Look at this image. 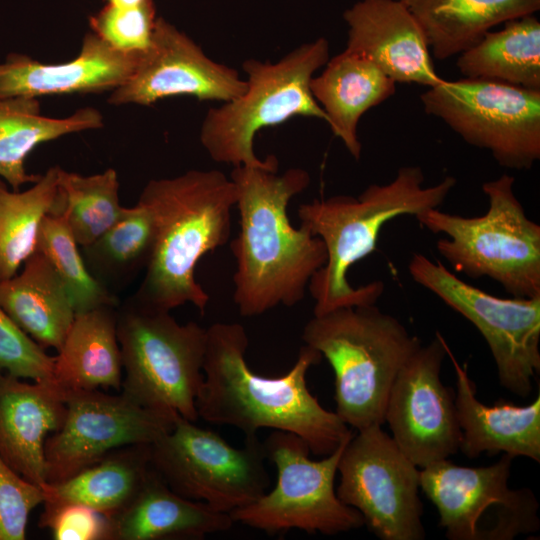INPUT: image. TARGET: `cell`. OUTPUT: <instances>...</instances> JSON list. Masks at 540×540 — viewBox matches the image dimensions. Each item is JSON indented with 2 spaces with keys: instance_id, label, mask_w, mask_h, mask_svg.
<instances>
[{
  "instance_id": "1",
  "label": "cell",
  "mask_w": 540,
  "mask_h": 540,
  "mask_svg": "<svg viewBox=\"0 0 540 540\" xmlns=\"http://www.w3.org/2000/svg\"><path fill=\"white\" fill-rule=\"evenodd\" d=\"M248 344L239 323L219 322L207 328L204 381L196 399L199 418L236 427L245 436L257 435L261 428L294 433L312 454L322 457L353 435L307 387V371L322 359L317 350L303 345L287 373L265 377L248 366Z\"/></svg>"
},
{
  "instance_id": "2",
  "label": "cell",
  "mask_w": 540,
  "mask_h": 540,
  "mask_svg": "<svg viewBox=\"0 0 540 540\" xmlns=\"http://www.w3.org/2000/svg\"><path fill=\"white\" fill-rule=\"evenodd\" d=\"M240 230L231 241L235 259L233 300L240 315L253 317L277 306L298 304L312 276L327 260L323 241L292 226L290 200L310 184L302 168L234 167Z\"/></svg>"
},
{
  "instance_id": "3",
  "label": "cell",
  "mask_w": 540,
  "mask_h": 540,
  "mask_svg": "<svg viewBox=\"0 0 540 540\" xmlns=\"http://www.w3.org/2000/svg\"><path fill=\"white\" fill-rule=\"evenodd\" d=\"M237 189L219 170H189L150 180L138 203L150 212L154 241L139 289L133 296L170 311L192 304L201 313L209 295L195 279L199 260L230 237Z\"/></svg>"
},
{
  "instance_id": "4",
  "label": "cell",
  "mask_w": 540,
  "mask_h": 540,
  "mask_svg": "<svg viewBox=\"0 0 540 540\" xmlns=\"http://www.w3.org/2000/svg\"><path fill=\"white\" fill-rule=\"evenodd\" d=\"M424 178L419 166H403L389 183L371 184L358 197L335 195L299 206V227L319 237L327 252L325 264L308 285L315 316L377 302L384 291L383 282L354 287L348 282L347 272L375 251L386 223L439 208L457 184L456 178L446 176L424 187Z\"/></svg>"
},
{
  "instance_id": "5",
  "label": "cell",
  "mask_w": 540,
  "mask_h": 540,
  "mask_svg": "<svg viewBox=\"0 0 540 540\" xmlns=\"http://www.w3.org/2000/svg\"><path fill=\"white\" fill-rule=\"evenodd\" d=\"M301 337L331 365L335 412L356 430L385 423L393 382L422 345L376 303L314 315Z\"/></svg>"
},
{
  "instance_id": "6",
  "label": "cell",
  "mask_w": 540,
  "mask_h": 540,
  "mask_svg": "<svg viewBox=\"0 0 540 540\" xmlns=\"http://www.w3.org/2000/svg\"><path fill=\"white\" fill-rule=\"evenodd\" d=\"M514 184L508 174L484 182L488 209L481 216L435 208L415 218L430 232L445 235L436 249L455 272L488 277L512 297L532 298L540 296V225L527 217Z\"/></svg>"
},
{
  "instance_id": "7",
  "label": "cell",
  "mask_w": 540,
  "mask_h": 540,
  "mask_svg": "<svg viewBox=\"0 0 540 540\" xmlns=\"http://www.w3.org/2000/svg\"><path fill=\"white\" fill-rule=\"evenodd\" d=\"M328 60L329 42L324 37L298 46L275 63L245 60L246 90L211 108L202 122L200 141L211 159L233 167L278 166L274 155L262 160L255 154V135L296 116L327 122L311 93L310 81Z\"/></svg>"
},
{
  "instance_id": "8",
  "label": "cell",
  "mask_w": 540,
  "mask_h": 540,
  "mask_svg": "<svg viewBox=\"0 0 540 540\" xmlns=\"http://www.w3.org/2000/svg\"><path fill=\"white\" fill-rule=\"evenodd\" d=\"M117 337L122 393L147 408L195 422L207 328L193 321L180 324L170 311L131 297L117 308Z\"/></svg>"
},
{
  "instance_id": "9",
  "label": "cell",
  "mask_w": 540,
  "mask_h": 540,
  "mask_svg": "<svg viewBox=\"0 0 540 540\" xmlns=\"http://www.w3.org/2000/svg\"><path fill=\"white\" fill-rule=\"evenodd\" d=\"M351 437L315 461L299 436L273 430L263 446L276 467V484L254 502L230 512L234 523L271 535L292 529L336 535L361 528L362 515L344 504L334 487L340 457Z\"/></svg>"
},
{
  "instance_id": "10",
  "label": "cell",
  "mask_w": 540,
  "mask_h": 540,
  "mask_svg": "<svg viewBox=\"0 0 540 540\" xmlns=\"http://www.w3.org/2000/svg\"><path fill=\"white\" fill-rule=\"evenodd\" d=\"M266 459L257 435L236 448L181 416L150 445L151 467L174 492L228 514L267 492Z\"/></svg>"
},
{
  "instance_id": "11",
  "label": "cell",
  "mask_w": 540,
  "mask_h": 540,
  "mask_svg": "<svg viewBox=\"0 0 540 540\" xmlns=\"http://www.w3.org/2000/svg\"><path fill=\"white\" fill-rule=\"evenodd\" d=\"M424 111L502 167L530 169L540 159V90L462 78L420 95Z\"/></svg>"
},
{
  "instance_id": "12",
  "label": "cell",
  "mask_w": 540,
  "mask_h": 540,
  "mask_svg": "<svg viewBox=\"0 0 540 540\" xmlns=\"http://www.w3.org/2000/svg\"><path fill=\"white\" fill-rule=\"evenodd\" d=\"M514 457L483 467L449 459L420 471V488L435 505L450 540H513L540 528L539 503L530 488L508 485Z\"/></svg>"
},
{
  "instance_id": "13",
  "label": "cell",
  "mask_w": 540,
  "mask_h": 540,
  "mask_svg": "<svg viewBox=\"0 0 540 540\" xmlns=\"http://www.w3.org/2000/svg\"><path fill=\"white\" fill-rule=\"evenodd\" d=\"M408 272L477 328L491 351L500 385L519 397L529 396L540 372V296H494L421 253L411 256Z\"/></svg>"
},
{
  "instance_id": "14",
  "label": "cell",
  "mask_w": 540,
  "mask_h": 540,
  "mask_svg": "<svg viewBox=\"0 0 540 540\" xmlns=\"http://www.w3.org/2000/svg\"><path fill=\"white\" fill-rule=\"evenodd\" d=\"M381 426L357 430L346 444L336 494L379 539L422 540L420 470Z\"/></svg>"
},
{
  "instance_id": "15",
  "label": "cell",
  "mask_w": 540,
  "mask_h": 540,
  "mask_svg": "<svg viewBox=\"0 0 540 540\" xmlns=\"http://www.w3.org/2000/svg\"><path fill=\"white\" fill-rule=\"evenodd\" d=\"M64 401V421L44 447L50 484L67 480L119 448L151 445L179 416L147 408L122 392L67 390Z\"/></svg>"
},
{
  "instance_id": "16",
  "label": "cell",
  "mask_w": 540,
  "mask_h": 540,
  "mask_svg": "<svg viewBox=\"0 0 540 540\" xmlns=\"http://www.w3.org/2000/svg\"><path fill=\"white\" fill-rule=\"evenodd\" d=\"M447 346L439 333L421 345L397 374L386 404L391 437L421 469L448 459L460 448L454 392L440 375Z\"/></svg>"
},
{
  "instance_id": "17",
  "label": "cell",
  "mask_w": 540,
  "mask_h": 540,
  "mask_svg": "<svg viewBox=\"0 0 540 540\" xmlns=\"http://www.w3.org/2000/svg\"><path fill=\"white\" fill-rule=\"evenodd\" d=\"M247 87L239 73L209 58L189 36L158 17L149 48L131 76L108 98L113 105L149 106L172 96L228 102Z\"/></svg>"
},
{
  "instance_id": "18",
  "label": "cell",
  "mask_w": 540,
  "mask_h": 540,
  "mask_svg": "<svg viewBox=\"0 0 540 540\" xmlns=\"http://www.w3.org/2000/svg\"><path fill=\"white\" fill-rule=\"evenodd\" d=\"M343 19L348 26L345 49L369 58L396 83L430 88L444 80L419 22L401 1L359 0Z\"/></svg>"
},
{
  "instance_id": "19",
  "label": "cell",
  "mask_w": 540,
  "mask_h": 540,
  "mask_svg": "<svg viewBox=\"0 0 540 540\" xmlns=\"http://www.w3.org/2000/svg\"><path fill=\"white\" fill-rule=\"evenodd\" d=\"M140 55L119 52L93 32L85 34L78 56L67 62L46 64L10 53L0 63V98L113 91L131 76Z\"/></svg>"
},
{
  "instance_id": "20",
  "label": "cell",
  "mask_w": 540,
  "mask_h": 540,
  "mask_svg": "<svg viewBox=\"0 0 540 540\" xmlns=\"http://www.w3.org/2000/svg\"><path fill=\"white\" fill-rule=\"evenodd\" d=\"M65 415L64 391L55 383H29L0 372V456L40 487L47 483L45 442Z\"/></svg>"
},
{
  "instance_id": "21",
  "label": "cell",
  "mask_w": 540,
  "mask_h": 540,
  "mask_svg": "<svg viewBox=\"0 0 540 540\" xmlns=\"http://www.w3.org/2000/svg\"><path fill=\"white\" fill-rule=\"evenodd\" d=\"M447 355L456 376L454 399L461 429L459 450L468 458L502 452L540 462V394L525 406L504 399L487 406L476 398L467 365H460L448 346Z\"/></svg>"
},
{
  "instance_id": "22",
  "label": "cell",
  "mask_w": 540,
  "mask_h": 540,
  "mask_svg": "<svg viewBox=\"0 0 540 540\" xmlns=\"http://www.w3.org/2000/svg\"><path fill=\"white\" fill-rule=\"evenodd\" d=\"M112 521V540L202 539L231 529L228 513L174 492L151 469L135 497Z\"/></svg>"
},
{
  "instance_id": "23",
  "label": "cell",
  "mask_w": 540,
  "mask_h": 540,
  "mask_svg": "<svg viewBox=\"0 0 540 540\" xmlns=\"http://www.w3.org/2000/svg\"><path fill=\"white\" fill-rule=\"evenodd\" d=\"M310 90L325 112L333 134L359 160V120L366 111L395 94L396 82L369 58L345 49L329 59L318 76L312 77Z\"/></svg>"
},
{
  "instance_id": "24",
  "label": "cell",
  "mask_w": 540,
  "mask_h": 540,
  "mask_svg": "<svg viewBox=\"0 0 540 540\" xmlns=\"http://www.w3.org/2000/svg\"><path fill=\"white\" fill-rule=\"evenodd\" d=\"M0 305L37 344L56 351L76 315L65 283L39 251L24 262L15 276L0 281Z\"/></svg>"
},
{
  "instance_id": "25",
  "label": "cell",
  "mask_w": 540,
  "mask_h": 540,
  "mask_svg": "<svg viewBox=\"0 0 540 540\" xmlns=\"http://www.w3.org/2000/svg\"><path fill=\"white\" fill-rule=\"evenodd\" d=\"M122 376L117 306L77 313L54 356V383L63 391L121 390Z\"/></svg>"
},
{
  "instance_id": "26",
  "label": "cell",
  "mask_w": 540,
  "mask_h": 540,
  "mask_svg": "<svg viewBox=\"0 0 540 540\" xmlns=\"http://www.w3.org/2000/svg\"><path fill=\"white\" fill-rule=\"evenodd\" d=\"M419 22L431 55L445 60L493 27L540 9V0H399Z\"/></svg>"
},
{
  "instance_id": "27",
  "label": "cell",
  "mask_w": 540,
  "mask_h": 540,
  "mask_svg": "<svg viewBox=\"0 0 540 540\" xmlns=\"http://www.w3.org/2000/svg\"><path fill=\"white\" fill-rule=\"evenodd\" d=\"M102 124L101 113L92 107L52 118L41 115L37 98H0V178L14 191L35 183L41 175L27 173L25 159L38 145Z\"/></svg>"
},
{
  "instance_id": "28",
  "label": "cell",
  "mask_w": 540,
  "mask_h": 540,
  "mask_svg": "<svg viewBox=\"0 0 540 540\" xmlns=\"http://www.w3.org/2000/svg\"><path fill=\"white\" fill-rule=\"evenodd\" d=\"M463 78L493 80L540 90V22L533 15L511 19L488 31L458 55Z\"/></svg>"
},
{
  "instance_id": "29",
  "label": "cell",
  "mask_w": 540,
  "mask_h": 540,
  "mask_svg": "<svg viewBox=\"0 0 540 540\" xmlns=\"http://www.w3.org/2000/svg\"><path fill=\"white\" fill-rule=\"evenodd\" d=\"M151 469L150 445H131L112 451L65 481L42 488L45 500L85 504L112 517L135 497Z\"/></svg>"
},
{
  "instance_id": "30",
  "label": "cell",
  "mask_w": 540,
  "mask_h": 540,
  "mask_svg": "<svg viewBox=\"0 0 540 540\" xmlns=\"http://www.w3.org/2000/svg\"><path fill=\"white\" fill-rule=\"evenodd\" d=\"M58 166L25 191L9 190L0 178V281L12 278L36 251L44 218L63 209Z\"/></svg>"
},
{
  "instance_id": "31",
  "label": "cell",
  "mask_w": 540,
  "mask_h": 540,
  "mask_svg": "<svg viewBox=\"0 0 540 540\" xmlns=\"http://www.w3.org/2000/svg\"><path fill=\"white\" fill-rule=\"evenodd\" d=\"M154 226L150 212L137 202L96 241L83 247L94 277L105 287H118L145 269L151 256Z\"/></svg>"
},
{
  "instance_id": "32",
  "label": "cell",
  "mask_w": 540,
  "mask_h": 540,
  "mask_svg": "<svg viewBox=\"0 0 540 540\" xmlns=\"http://www.w3.org/2000/svg\"><path fill=\"white\" fill-rule=\"evenodd\" d=\"M58 185L62 210L81 248L96 241L126 210L119 202L118 174L112 168L83 176L59 167Z\"/></svg>"
},
{
  "instance_id": "33",
  "label": "cell",
  "mask_w": 540,
  "mask_h": 540,
  "mask_svg": "<svg viewBox=\"0 0 540 540\" xmlns=\"http://www.w3.org/2000/svg\"><path fill=\"white\" fill-rule=\"evenodd\" d=\"M63 210L48 214L39 231L36 251L42 253L65 283L75 312L117 306L113 293L88 269Z\"/></svg>"
},
{
  "instance_id": "34",
  "label": "cell",
  "mask_w": 540,
  "mask_h": 540,
  "mask_svg": "<svg viewBox=\"0 0 540 540\" xmlns=\"http://www.w3.org/2000/svg\"><path fill=\"white\" fill-rule=\"evenodd\" d=\"M154 1L137 7L105 5L89 18L91 32L115 50L134 54L146 51L157 21Z\"/></svg>"
},
{
  "instance_id": "35",
  "label": "cell",
  "mask_w": 540,
  "mask_h": 540,
  "mask_svg": "<svg viewBox=\"0 0 540 540\" xmlns=\"http://www.w3.org/2000/svg\"><path fill=\"white\" fill-rule=\"evenodd\" d=\"M54 356L23 332L0 305V372L54 383Z\"/></svg>"
},
{
  "instance_id": "36",
  "label": "cell",
  "mask_w": 540,
  "mask_h": 540,
  "mask_svg": "<svg viewBox=\"0 0 540 540\" xmlns=\"http://www.w3.org/2000/svg\"><path fill=\"white\" fill-rule=\"evenodd\" d=\"M39 526L56 540H112L111 518L85 504L45 500Z\"/></svg>"
},
{
  "instance_id": "37",
  "label": "cell",
  "mask_w": 540,
  "mask_h": 540,
  "mask_svg": "<svg viewBox=\"0 0 540 540\" xmlns=\"http://www.w3.org/2000/svg\"><path fill=\"white\" fill-rule=\"evenodd\" d=\"M45 500L43 488L25 479L0 456V540H23L30 513Z\"/></svg>"
},
{
  "instance_id": "38",
  "label": "cell",
  "mask_w": 540,
  "mask_h": 540,
  "mask_svg": "<svg viewBox=\"0 0 540 540\" xmlns=\"http://www.w3.org/2000/svg\"><path fill=\"white\" fill-rule=\"evenodd\" d=\"M106 5L119 7V8H130L137 7L143 4L152 2L154 0H104Z\"/></svg>"
}]
</instances>
